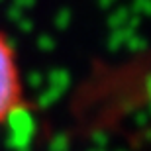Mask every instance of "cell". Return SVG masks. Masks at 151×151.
<instances>
[{
    "mask_svg": "<svg viewBox=\"0 0 151 151\" xmlns=\"http://www.w3.org/2000/svg\"><path fill=\"white\" fill-rule=\"evenodd\" d=\"M24 81L12 41L0 32V126L24 108Z\"/></svg>",
    "mask_w": 151,
    "mask_h": 151,
    "instance_id": "cell-1",
    "label": "cell"
}]
</instances>
